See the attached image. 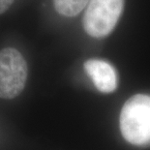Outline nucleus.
<instances>
[{"instance_id":"nucleus-2","label":"nucleus","mask_w":150,"mask_h":150,"mask_svg":"<svg viewBox=\"0 0 150 150\" xmlns=\"http://www.w3.org/2000/svg\"><path fill=\"white\" fill-rule=\"evenodd\" d=\"M27 79V63L14 47L0 50V98L11 100L18 96Z\"/></svg>"},{"instance_id":"nucleus-3","label":"nucleus","mask_w":150,"mask_h":150,"mask_svg":"<svg viewBox=\"0 0 150 150\" xmlns=\"http://www.w3.org/2000/svg\"><path fill=\"white\" fill-rule=\"evenodd\" d=\"M124 0H90L83 17L85 32L102 38L110 34L119 21Z\"/></svg>"},{"instance_id":"nucleus-4","label":"nucleus","mask_w":150,"mask_h":150,"mask_svg":"<svg viewBox=\"0 0 150 150\" xmlns=\"http://www.w3.org/2000/svg\"><path fill=\"white\" fill-rule=\"evenodd\" d=\"M84 70L94 85L103 93H111L117 87V76L112 66L99 59H90L84 63Z\"/></svg>"},{"instance_id":"nucleus-5","label":"nucleus","mask_w":150,"mask_h":150,"mask_svg":"<svg viewBox=\"0 0 150 150\" xmlns=\"http://www.w3.org/2000/svg\"><path fill=\"white\" fill-rule=\"evenodd\" d=\"M89 2L90 0H53V5L58 14L72 18L79 15Z\"/></svg>"},{"instance_id":"nucleus-6","label":"nucleus","mask_w":150,"mask_h":150,"mask_svg":"<svg viewBox=\"0 0 150 150\" xmlns=\"http://www.w3.org/2000/svg\"><path fill=\"white\" fill-rule=\"evenodd\" d=\"M14 2L15 0H0V15L4 14Z\"/></svg>"},{"instance_id":"nucleus-1","label":"nucleus","mask_w":150,"mask_h":150,"mask_svg":"<svg viewBox=\"0 0 150 150\" xmlns=\"http://www.w3.org/2000/svg\"><path fill=\"white\" fill-rule=\"evenodd\" d=\"M120 131L134 145L150 144V96L137 94L124 104L120 113Z\"/></svg>"}]
</instances>
